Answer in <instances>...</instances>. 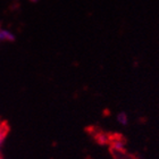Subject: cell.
<instances>
[{"mask_svg": "<svg viewBox=\"0 0 159 159\" xmlns=\"http://www.w3.org/2000/svg\"><path fill=\"white\" fill-rule=\"evenodd\" d=\"M0 40L2 41H14L15 40V34L11 31L7 29H0Z\"/></svg>", "mask_w": 159, "mask_h": 159, "instance_id": "obj_1", "label": "cell"}, {"mask_svg": "<svg viewBox=\"0 0 159 159\" xmlns=\"http://www.w3.org/2000/svg\"><path fill=\"white\" fill-rule=\"evenodd\" d=\"M113 148L117 151H122V150L125 149V146H126V142L125 140L122 139V138H116V139L113 140Z\"/></svg>", "mask_w": 159, "mask_h": 159, "instance_id": "obj_2", "label": "cell"}, {"mask_svg": "<svg viewBox=\"0 0 159 159\" xmlns=\"http://www.w3.org/2000/svg\"><path fill=\"white\" fill-rule=\"evenodd\" d=\"M117 120L120 125H127V123H129V117L126 115L125 113H119L117 115Z\"/></svg>", "mask_w": 159, "mask_h": 159, "instance_id": "obj_3", "label": "cell"}, {"mask_svg": "<svg viewBox=\"0 0 159 159\" xmlns=\"http://www.w3.org/2000/svg\"><path fill=\"white\" fill-rule=\"evenodd\" d=\"M7 131H8V129L6 127V125L5 124H0V147L2 144L3 139H5V136L7 134Z\"/></svg>", "mask_w": 159, "mask_h": 159, "instance_id": "obj_4", "label": "cell"}, {"mask_svg": "<svg viewBox=\"0 0 159 159\" xmlns=\"http://www.w3.org/2000/svg\"><path fill=\"white\" fill-rule=\"evenodd\" d=\"M31 2H37V1H39V0H30Z\"/></svg>", "mask_w": 159, "mask_h": 159, "instance_id": "obj_5", "label": "cell"}]
</instances>
